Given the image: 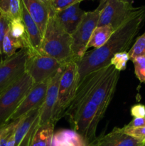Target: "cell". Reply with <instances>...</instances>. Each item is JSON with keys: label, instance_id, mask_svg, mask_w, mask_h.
<instances>
[{"label": "cell", "instance_id": "1", "mask_svg": "<svg viewBox=\"0 0 145 146\" xmlns=\"http://www.w3.org/2000/svg\"><path fill=\"white\" fill-rule=\"evenodd\" d=\"M144 21L145 5H143L137 7L134 14L115 30L105 45L87 51L82 58L77 60L79 83L90 73L110 64L115 54L127 51Z\"/></svg>", "mask_w": 145, "mask_h": 146}, {"label": "cell", "instance_id": "2", "mask_svg": "<svg viewBox=\"0 0 145 146\" xmlns=\"http://www.w3.org/2000/svg\"><path fill=\"white\" fill-rule=\"evenodd\" d=\"M119 75L120 71L111 64L90 73L80 81L72 101L93 103L105 113L113 98Z\"/></svg>", "mask_w": 145, "mask_h": 146}, {"label": "cell", "instance_id": "3", "mask_svg": "<svg viewBox=\"0 0 145 146\" xmlns=\"http://www.w3.org/2000/svg\"><path fill=\"white\" fill-rule=\"evenodd\" d=\"M71 45V35L58 21L55 13L50 9V18L43 35L40 51L65 64L73 61Z\"/></svg>", "mask_w": 145, "mask_h": 146}, {"label": "cell", "instance_id": "4", "mask_svg": "<svg viewBox=\"0 0 145 146\" xmlns=\"http://www.w3.org/2000/svg\"><path fill=\"white\" fill-rule=\"evenodd\" d=\"M105 113L93 103L86 101L71 102L64 114L72 130L79 133L87 144L96 139V131Z\"/></svg>", "mask_w": 145, "mask_h": 146}, {"label": "cell", "instance_id": "5", "mask_svg": "<svg viewBox=\"0 0 145 146\" xmlns=\"http://www.w3.org/2000/svg\"><path fill=\"white\" fill-rule=\"evenodd\" d=\"M33 84L31 77L25 72L0 93V126L9 123L11 116L21 104Z\"/></svg>", "mask_w": 145, "mask_h": 146}, {"label": "cell", "instance_id": "6", "mask_svg": "<svg viewBox=\"0 0 145 146\" xmlns=\"http://www.w3.org/2000/svg\"><path fill=\"white\" fill-rule=\"evenodd\" d=\"M78 84V66L75 61H71L65 64L60 79L58 101L53 116V121L55 123L58 120L64 117L65 111L75 97Z\"/></svg>", "mask_w": 145, "mask_h": 146}, {"label": "cell", "instance_id": "7", "mask_svg": "<svg viewBox=\"0 0 145 146\" xmlns=\"http://www.w3.org/2000/svg\"><path fill=\"white\" fill-rule=\"evenodd\" d=\"M63 65L41 51L33 50L28 51L26 72L29 74L34 84H38L51 79Z\"/></svg>", "mask_w": 145, "mask_h": 146}, {"label": "cell", "instance_id": "8", "mask_svg": "<svg viewBox=\"0 0 145 146\" xmlns=\"http://www.w3.org/2000/svg\"><path fill=\"white\" fill-rule=\"evenodd\" d=\"M100 10L101 8L98 6L93 11H85L78 27L71 34L73 61H76L82 58L88 51V43L94 30L98 27Z\"/></svg>", "mask_w": 145, "mask_h": 146}, {"label": "cell", "instance_id": "9", "mask_svg": "<svg viewBox=\"0 0 145 146\" xmlns=\"http://www.w3.org/2000/svg\"><path fill=\"white\" fill-rule=\"evenodd\" d=\"M99 7L101 10L98 27L111 25L115 30L125 23L137 8L120 0H100Z\"/></svg>", "mask_w": 145, "mask_h": 146}, {"label": "cell", "instance_id": "10", "mask_svg": "<svg viewBox=\"0 0 145 146\" xmlns=\"http://www.w3.org/2000/svg\"><path fill=\"white\" fill-rule=\"evenodd\" d=\"M28 50L21 48L12 56L0 58V93L26 72Z\"/></svg>", "mask_w": 145, "mask_h": 146}, {"label": "cell", "instance_id": "11", "mask_svg": "<svg viewBox=\"0 0 145 146\" xmlns=\"http://www.w3.org/2000/svg\"><path fill=\"white\" fill-rule=\"evenodd\" d=\"M50 80L51 79L46 80L44 82L33 84L32 87L21 104L11 116L9 122L19 119L31 111L38 109L42 107Z\"/></svg>", "mask_w": 145, "mask_h": 146}, {"label": "cell", "instance_id": "12", "mask_svg": "<svg viewBox=\"0 0 145 146\" xmlns=\"http://www.w3.org/2000/svg\"><path fill=\"white\" fill-rule=\"evenodd\" d=\"M64 66L65 64L58 71V73L50 80L46 94H45V100L40 110L39 124H38L39 125H42L49 121H53L54 111H55V106L58 101L60 79L63 71Z\"/></svg>", "mask_w": 145, "mask_h": 146}, {"label": "cell", "instance_id": "13", "mask_svg": "<svg viewBox=\"0 0 145 146\" xmlns=\"http://www.w3.org/2000/svg\"><path fill=\"white\" fill-rule=\"evenodd\" d=\"M28 14L44 35L50 18V8L47 0H21Z\"/></svg>", "mask_w": 145, "mask_h": 146}, {"label": "cell", "instance_id": "14", "mask_svg": "<svg viewBox=\"0 0 145 146\" xmlns=\"http://www.w3.org/2000/svg\"><path fill=\"white\" fill-rule=\"evenodd\" d=\"M97 146H142L144 143L122 132L115 127L110 133L98 137Z\"/></svg>", "mask_w": 145, "mask_h": 146}, {"label": "cell", "instance_id": "15", "mask_svg": "<svg viewBox=\"0 0 145 146\" xmlns=\"http://www.w3.org/2000/svg\"><path fill=\"white\" fill-rule=\"evenodd\" d=\"M21 19L24 22L26 31L28 34L30 43L33 49L40 51L41 41H42V35L41 34L38 26L34 21L30 14H28L26 8L24 6V3L21 0Z\"/></svg>", "mask_w": 145, "mask_h": 146}, {"label": "cell", "instance_id": "16", "mask_svg": "<svg viewBox=\"0 0 145 146\" xmlns=\"http://www.w3.org/2000/svg\"><path fill=\"white\" fill-rule=\"evenodd\" d=\"M84 138L74 130L61 129L55 132L52 146H86Z\"/></svg>", "mask_w": 145, "mask_h": 146}, {"label": "cell", "instance_id": "17", "mask_svg": "<svg viewBox=\"0 0 145 146\" xmlns=\"http://www.w3.org/2000/svg\"><path fill=\"white\" fill-rule=\"evenodd\" d=\"M55 123L53 121L37 127L30 146H52Z\"/></svg>", "mask_w": 145, "mask_h": 146}, {"label": "cell", "instance_id": "18", "mask_svg": "<svg viewBox=\"0 0 145 146\" xmlns=\"http://www.w3.org/2000/svg\"><path fill=\"white\" fill-rule=\"evenodd\" d=\"M40 110L41 108L31 111V112L20 118L14 131L15 146H18L20 143L30 131L36 120L39 117Z\"/></svg>", "mask_w": 145, "mask_h": 146}, {"label": "cell", "instance_id": "19", "mask_svg": "<svg viewBox=\"0 0 145 146\" xmlns=\"http://www.w3.org/2000/svg\"><path fill=\"white\" fill-rule=\"evenodd\" d=\"M9 31L11 35L18 42H20L22 46V48H26L28 50V51L34 50L31 45L28 34L21 19L13 20L10 22Z\"/></svg>", "mask_w": 145, "mask_h": 146}, {"label": "cell", "instance_id": "20", "mask_svg": "<svg viewBox=\"0 0 145 146\" xmlns=\"http://www.w3.org/2000/svg\"><path fill=\"white\" fill-rule=\"evenodd\" d=\"M115 29L111 25L97 27L94 30L89 43L88 44V49L90 47L99 48L105 45L109 40Z\"/></svg>", "mask_w": 145, "mask_h": 146}, {"label": "cell", "instance_id": "21", "mask_svg": "<svg viewBox=\"0 0 145 146\" xmlns=\"http://www.w3.org/2000/svg\"><path fill=\"white\" fill-rule=\"evenodd\" d=\"M0 14L10 21L21 19V0H0Z\"/></svg>", "mask_w": 145, "mask_h": 146}, {"label": "cell", "instance_id": "22", "mask_svg": "<svg viewBox=\"0 0 145 146\" xmlns=\"http://www.w3.org/2000/svg\"><path fill=\"white\" fill-rule=\"evenodd\" d=\"M18 48H22V46L10 34L9 29L6 34L2 43V54L6 56V57H9L12 56L13 54L16 52V50Z\"/></svg>", "mask_w": 145, "mask_h": 146}, {"label": "cell", "instance_id": "23", "mask_svg": "<svg viewBox=\"0 0 145 146\" xmlns=\"http://www.w3.org/2000/svg\"><path fill=\"white\" fill-rule=\"evenodd\" d=\"M127 52L131 61L136 57L145 55V32L136 38L134 45Z\"/></svg>", "mask_w": 145, "mask_h": 146}, {"label": "cell", "instance_id": "24", "mask_svg": "<svg viewBox=\"0 0 145 146\" xmlns=\"http://www.w3.org/2000/svg\"><path fill=\"white\" fill-rule=\"evenodd\" d=\"M80 9V4H76L75 5H72L71 7H68V8L65 9L63 10V11H59L58 13H55V15H56L58 21L63 26L65 30H66L68 22H69L71 17L74 14H76Z\"/></svg>", "mask_w": 145, "mask_h": 146}, {"label": "cell", "instance_id": "25", "mask_svg": "<svg viewBox=\"0 0 145 146\" xmlns=\"http://www.w3.org/2000/svg\"><path fill=\"white\" fill-rule=\"evenodd\" d=\"M48 6L55 13L63 11L76 4H80L83 0H47Z\"/></svg>", "mask_w": 145, "mask_h": 146}, {"label": "cell", "instance_id": "26", "mask_svg": "<svg viewBox=\"0 0 145 146\" xmlns=\"http://www.w3.org/2000/svg\"><path fill=\"white\" fill-rule=\"evenodd\" d=\"M129 60V56L127 51H122L117 53L113 56L110 61V64L114 66L117 70L122 71L126 69L127 63Z\"/></svg>", "mask_w": 145, "mask_h": 146}, {"label": "cell", "instance_id": "27", "mask_svg": "<svg viewBox=\"0 0 145 146\" xmlns=\"http://www.w3.org/2000/svg\"><path fill=\"white\" fill-rule=\"evenodd\" d=\"M134 66V73L141 83H145V55L132 60Z\"/></svg>", "mask_w": 145, "mask_h": 146}, {"label": "cell", "instance_id": "28", "mask_svg": "<svg viewBox=\"0 0 145 146\" xmlns=\"http://www.w3.org/2000/svg\"><path fill=\"white\" fill-rule=\"evenodd\" d=\"M85 12V11H83V10H82L80 9L76 14H75L72 17H71L69 22H68V27H67L66 28V31H68L71 35L75 31L77 27H78L79 24L80 23L81 20H82V17H83V14Z\"/></svg>", "mask_w": 145, "mask_h": 146}, {"label": "cell", "instance_id": "29", "mask_svg": "<svg viewBox=\"0 0 145 146\" xmlns=\"http://www.w3.org/2000/svg\"><path fill=\"white\" fill-rule=\"evenodd\" d=\"M121 130L125 133L137 138L145 143V127L131 128H125L123 127V128H121Z\"/></svg>", "mask_w": 145, "mask_h": 146}, {"label": "cell", "instance_id": "30", "mask_svg": "<svg viewBox=\"0 0 145 146\" xmlns=\"http://www.w3.org/2000/svg\"><path fill=\"white\" fill-rule=\"evenodd\" d=\"M10 22L11 21L8 19L0 14V48H1V51H2L3 40L7 32L9 29Z\"/></svg>", "mask_w": 145, "mask_h": 146}, {"label": "cell", "instance_id": "31", "mask_svg": "<svg viewBox=\"0 0 145 146\" xmlns=\"http://www.w3.org/2000/svg\"><path fill=\"white\" fill-rule=\"evenodd\" d=\"M38 124H39V117L36 120V121L34 122V123L33 124L32 127H31V128L30 129V131H28V133L26 134V135L24 137V138L22 140V141L20 143L18 146H30L33 135H34V132H35L37 127L38 126Z\"/></svg>", "mask_w": 145, "mask_h": 146}, {"label": "cell", "instance_id": "32", "mask_svg": "<svg viewBox=\"0 0 145 146\" xmlns=\"http://www.w3.org/2000/svg\"><path fill=\"white\" fill-rule=\"evenodd\" d=\"M130 112L134 118H145V106L136 104L131 108Z\"/></svg>", "mask_w": 145, "mask_h": 146}, {"label": "cell", "instance_id": "33", "mask_svg": "<svg viewBox=\"0 0 145 146\" xmlns=\"http://www.w3.org/2000/svg\"><path fill=\"white\" fill-rule=\"evenodd\" d=\"M139 127H145V118H134V119L127 125L124 126V128H131Z\"/></svg>", "mask_w": 145, "mask_h": 146}, {"label": "cell", "instance_id": "34", "mask_svg": "<svg viewBox=\"0 0 145 146\" xmlns=\"http://www.w3.org/2000/svg\"><path fill=\"white\" fill-rule=\"evenodd\" d=\"M20 119V118H19ZM19 119L15 120V121H11V122L5 124V125H3L1 126H0V138L6 132L9 131V129H11V128H13L14 126H15L17 123L19 121Z\"/></svg>", "mask_w": 145, "mask_h": 146}, {"label": "cell", "instance_id": "35", "mask_svg": "<svg viewBox=\"0 0 145 146\" xmlns=\"http://www.w3.org/2000/svg\"><path fill=\"white\" fill-rule=\"evenodd\" d=\"M97 145H98V138H96V139H95V141L90 143L87 144L86 146H97Z\"/></svg>", "mask_w": 145, "mask_h": 146}, {"label": "cell", "instance_id": "36", "mask_svg": "<svg viewBox=\"0 0 145 146\" xmlns=\"http://www.w3.org/2000/svg\"><path fill=\"white\" fill-rule=\"evenodd\" d=\"M120 1L125 3V4H129V5H132V4L134 2V0H120Z\"/></svg>", "mask_w": 145, "mask_h": 146}, {"label": "cell", "instance_id": "37", "mask_svg": "<svg viewBox=\"0 0 145 146\" xmlns=\"http://www.w3.org/2000/svg\"><path fill=\"white\" fill-rule=\"evenodd\" d=\"M1 54H2V51H1V48H0V56H1Z\"/></svg>", "mask_w": 145, "mask_h": 146}, {"label": "cell", "instance_id": "38", "mask_svg": "<svg viewBox=\"0 0 145 146\" xmlns=\"http://www.w3.org/2000/svg\"><path fill=\"white\" fill-rule=\"evenodd\" d=\"M142 146H145V143H144V145H142Z\"/></svg>", "mask_w": 145, "mask_h": 146}]
</instances>
